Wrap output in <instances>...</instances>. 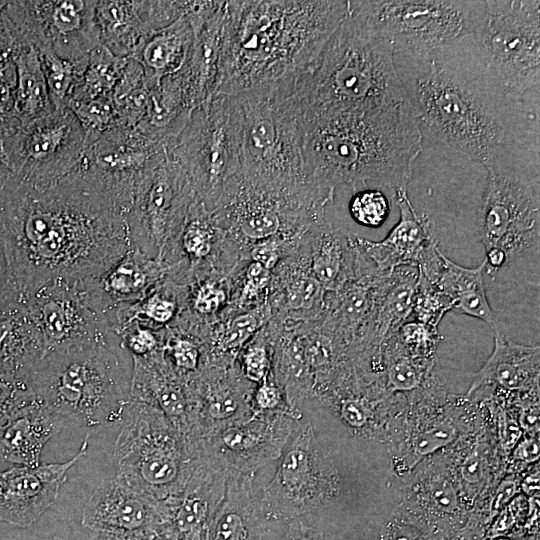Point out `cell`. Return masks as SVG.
I'll list each match as a JSON object with an SVG mask.
<instances>
[{"mask_svg": "<svg viewBox=\"0 0 540 540\" xmlns=\"http://www.w3.org/2000/svg\"><path fill=\"white\" fill-rule=\"evenodd\" d=\"M129 248L124 213L75 170L0 188V261L21 300L49 281L95 277Z\"/></svg>", "mask_w": 540, "mask_h": 540, "instance_id": "1", "label": "cell"}, {"mask_svg": "<svg viewBox=\"0 0 540 540\" xmlns=\"http://www.w3.org/2000/svg\"><path fill=\"white\" fill-rule=\"evenodd\" d=\"M474 36L422 56L394 54L416 119L487 171L539 169V108L506 93L480 61Z\"/></svg>", "mask_w": 540, "mask_h": 540, "instance_id": "2", "label": "cell"}, {"mask_svg": "<svg viewBox=\"0 0 540 540\" xmlns=\"http://www.w3.org/2000/svg\"><path fill=\"white\" fill-rule=\"evenodd\" d=\"M347 12L348 1H227L216 95L296 82Z\"/></svg>", "mask_w": 540, "mask_h": 540, "instance_id": "3", "label": "cell"}, {"mask_svg": "<svg viewBox=\"0 0 540 540\" xmlns=\"http://www.w3.org/2000/svg\"><path fill=\"white\" fill-rule=\"evenodd\" d=\"M307 178L336 191L373 184L407 188L422 149V133L410 102L371 114L304 121Z\"/></svg>", "mask_w": 540, "mask_h": 540, "instance_id": "4", "label": "cell"}, {"mask_svg": "<svg viewBox=\"0 0 540 540\" xmlns=\"http://www.w3.org/2000/svg\"><path fill=\"white\" fill-rule=\"evenodd\" d=\"M304 121L371 114L409 102L393 46L349 11L294 85Z\"/></svg>", "mask_w": 540, "mask_h": 540, "instance_id": "5", "label": "cell"}, {"mask_svg": "<svg viewBox=\"0 0 540 540\" xmlns=\"http://www.w3.org/2000/svg\"><path fill=\"white\" fill-rule=\"evenodd\" d=\"M118 343H93L44 354L28 379L37 400L65 424L98 427L121 422L132 367Z\"/></svg>", "mask_w": 540, "mask_h": 540, "instance_id": "6", "label": "cell"}, {"mask_svg": "<svg viewBox=\"0 0 540 540\" xmlns=\"http://www.w3.org/2000/svg\"><path fill=\"white\" fill-rule=\"evenodd\" d=\"M113 458L121 484L170 504L183 492L196 456L186 437L158 408L129 399Z\"/></svg>", "mask_w": 540, "mask_h": 540, "instance_id": "7", "label": "cell"}, {"mask_svg": "<svg viewBox=\"0 0 540 540\" xmlns=\"http://www.w3.org/2000/svg\"><path fill=\"white\" fill-rule=\"evenodd\" d=\"M295 83L235 95L242 114L241 174L254 182L286 187L310 181L303 158V116Z\"/></svg>", "mask_w": 540, "mask_h": 540, "instance_id": "8", "label": "cell"}, {"mask_svg": "<svg viewBox=\"0 0 540 540\" xmlns=\"http://www.w3.org/2000/svg\"><path fill=\"white\" fill-rule=\"evenodd\" d=\"M470 397L447 393L439 379L393 394L383 425L394 473L403 478L420 462L455 443L477 421Z\"/></svg>", "mask_w": 540, "mask_h": 540, "instance_id": "9", "label": "cell"}, {"mask_svg": "<svg viewBox=\"0 0 540 540\" xmlns=\"http://www.w3.org/2000/svg\"><path fill=\"white\" fill-rule=\"evenodd\" d=\"M349 11L387 39L394 54L422 56L476 34L487 10L479 0L348 1Z\"/></svg>", "mask_w": 540, "mask_h": 540, "instance_id": "10", "label": "cell"}, {"mask_svg": "<svg viewBox=\"0 0 540 540\" xmlns=\"http://www.w3.org/2000/svg\"><path fill=\"white\" fill-rule=\"evenodd\" d=\"M477 55L514 99L539 108L540 2L490 0L474 36Z\"/></svg>", "mask_w": 540, "mask_h": 540, "instance_id": "11", "label": "cell"}, {"mask_svg": "<svg viewBox=\"0 0 540 540\" xmlns=\"http://www.w3.org/2000/svg\"><path fill=\"white\" fill-rule=\"evenodd\" d=\"M166 149L187 171L196 199L212 211L241 174L242 114L236 97L217 94L197 107Z\"/></svg>", "mask_w": 540, "mask_h": 540, "instance_id": "12", "label": "cell"}, {"mask_svg": "<svg viewBox=\"0 0 540 540\" xmlns=\"http://www.w3.org/2000/svg\"><path fill=\"white\" fill-rule=\"evenodd\" d=\"M195 198L187 171L163 147L142 173L125 215L130 246L165 263Z\"/></svg>", "mask_w": 540, "mask_h": 540, "instance_id": "13", "label": "cell"}, {"mask_svg": "<svg viewBox=\"0 0 540 540\" xmlns=\"http://www.w3.org/2000/svg\"><path fill=\"white\" fill-rule=\"evenodd\" d=\"M478 232L491 278L539 239V171H487Z\"/></svg>", "mask_w": 540, "mask_h": 540, "instance_id": "14", "label": "cell"}, {"mask_svg": "<svg viewBox=\"0 0 540 540\" xmlns=\"http://www.w3.org/2000/svg\"><path fill=\"white\" fill-rule=\"evenodd\" d=\"M341 489L337 468L322 450L311 422L302 419L260 493V501L270 520L287 522L328 506Z\"/></svg>", "mask_w": 540, "mask_h": 540, "instance_id": "15", "label": "cell"}, {"mask_svg": "<svg viewBox=\"0 0 540 540\" xmlns=\"http://www.w3.org/2000/svg\"><path fill=\"white\" fill-rule=\"evenodd\" d=\"M0 143L12 178L46 185L76 168L85 135L73 112L64 107L20 125Z\"/></svg>", "mask_w": 540, "mask_h": 540, "instance_id": "16", "label": "cell"}, {"mask_svg": "<svg viewBox=\"0 0 540 540\" xmlns=\"http://www.w3.org/2000/svg\"><path fill=\"white\" fill-rule=\"evenodd\" d=\"M94 0L8 2L5 11L38 53L52 52L70 62L87 61L100 45Z\"/></svg>", "mask_w": 540, "mask_h": 540, "instance_id": "17", "label": "cell"}, {"mask_svg": "<svg viewBox=\"0 0 540 540\" xmlns=\"http://www.w3.org/2000/svg\"><path fill=\"white\" fill-rule=\"evenodd\" d=\"M163 147L135 128L116 127L85 146L74 170L126 215L142 173Z\"/></svg>", "mask_w": 540, "mask_h": 540, "instance_id": "18", "label": "cell"}, {"mask_svg": "<svg viewBox=\"0 0 540 540\" xmlns=\"http://www.w3.org/2000/svg\"><path fill=\"white\" fill-rule=\"evenodd\" d=\"M22 301L41 331L45 353L84 344H119L105 317L86 304L77 282L49 281Z\"/></svg>", "mask_w": 540, "mask_h": 540, "instance_id": "19", "label": "cell"}, {"mask_svg": "<svg viewBox=\"0 0 540 540\" xmlns=\"http://www.w3.org/2000/svg\"><path fill=\"white\" fill-rule=\"evenodd\" d=\"M403 481L398 511L440 540H453L463 530L471 509L444 450L420 462Z\"/></svg>", "mask_w": 540, "mask_h": 540, "instance_id": "20", "label": "cell"}, {"mask_svg": "<svg viewBox=\"0 0 540 540\" xmlns=\"http://www.w3.org/2000/svg\"><path fill=\"white\" fill-rule=\"evenodd\" d=\"M302 419V413L292 411L254 412L199 442L228 470L255 474L279 459Z\"/></svg>", "mask_w": 540, "mask_h": 540, "instance_id": "21", "label": "cell"}, {"mask_svg": "<svg viewBox=\"0 0 540 540\" xmlns=\"http://www.w3.org/2000/svg\"><path fill=\"white\" fill-rule=\"evenodd\" d=\"M394 199L400 218L388 235L381 241L356 235V242L380 272L390 274L399 266L414 265L421 276L435 283L444 253L433 232L432 222L425 214L417 213L407 188L394 191Z\"/></svg>", "mask_w": 540, "mask_h": 540, "instance_id": "22", "label": "cell"}, {"mask_svg": "<svg viewBox=\"0 0 540 540\" xmlns=\"http://www.w3.org/2000/svg\"><path fill=\"white\" fill-rule=\"evenodd\" d=\"M186 383L191 401L189 441H200L254 413L255 384L243 377L237 361L230 366L204 365Z\"/></svg>", "mask_w": 540, "mask_h": 540, "instance_id": "23", "label": "cell"}, {"mask_svg": "<svg viewBox=\"0 0 540 540\" xmlns=\"http://www.w3.org/2000/svg\"><path fill=\"white\" fill-rule=\"evenodd\" d=\"M169 504L137 492L115 478L101 483L86 502L81 524L91 531L163 540Z\"/></svg>", "mask_w": 540, "mask_h": 540, "instance_id": "24", "label": "cell"}, {"mask_svg": "<svg viewBox=\"0 0 540 540\" xmlns=\"http://www.w3.org/2000/svg\"><path fill=\"white\" fill-rule=\"evenodd\" d=\"M89 435L74 457L62 463L19 466L0 472V520L31 526L56 501L68 471L86 455Z\"/></svg>", "mask_w": 540, "mask_h": 540, "instance_id": "25", "label": "cell"}, {"mask_svg": "<svg viewBox=\"0 0 540 540\" xmlns=\"http://www.w3.org/2000/svg\"><path fill=\"white\" fill-rule=\"evenodd\" d=\"M187 1H97L100 44L118 57H130L140 41L186 13Z\"/></svg>", "mask_w": 540, "mask_h": 540, "instance_id": "26", "label": "cell"}, {"mask_svg": "<svg viewBox=\"0 0 540 540\" xmlns=\"http://www.w3.org/2000/svg\"><path fill=\"white\" fill-rule=\"evenodd\" d=\"M228 468L206 453L196 458L183 492L169 508L163 540H205L211 519L220 504Z\"/></svg>", "mask_w": 540, "mask_h": 540, "instance_id": "27", "label": "cell"}, {"mask_svg": "<svg viewBox=\"0 0 540 540\" xmlns=\"http://www.w3.org/2000/svg\"><path fill=\"white\" fill-rule=\"evenodd\" d=\"M227 1H190L187 12L194 28L190 55L182 73L191 102L197 107L217 93L220 77Z\"/></svg>", "mask_w": 540, "mask_h": 540, "instance_id": "28", "label": "cell"}, {"mask_svg": "<svg viewBox=\"0 0 540 540\" xmlns=\"http://www.w3.org/2000/svg\"><path fill=\"white\" fill-rule=\"evenodd\" d=\"M170 267L131 247L103 273L77 282L86 304L105 317L117 307L143 299Z\"/></svg>", "mask_w": 540, "mask_h": 540, "instance_id": "29", "label": "cell"}, {"mask_svg": "<svg viewBox=\"0 0 540 540\" xmlns=\"http://www.w3.org/2000/svg\"><path fill=\"white\" fill-rule=\"evenodd\" d=\"M254 476L229 470L223 498L205 540H278L286 522L266 516Z\"/></svg>", "mask_w": 540, "mask_h": 540, "instance_id": "30", "label": "cell"}, {"mask_svg": "<svg viewBox=\"0 0 540 540\" xmlns=\"http://www.w3.org/2000/svg\"><path fill=\"white\" fill-rule=\"evenodd\" d=\"M131 358L129 398L161 410L187 439L191 401L186 381L167 360L162 348L146 356Z\"/></svg>", "mask_w": 540, "mask_h": 540, "instance_id": "31", "label": "cell"}, {"mask_svg": "<svg viewBox=\"0 0 540 540\" xmlns=\"http://www.w3.org/2000/svg\"><path fill=\"white\" fill-rule=\"evenodd\" d=\"M326 290L310 269L308 239L272 270L267 302L272 316L317 320L324 307Z\"/></svg>", "mask_w": 540, "mask_h": 540, "instance_id": "32", "label": "cell"}, {"mask_svg": "<svg viewBox=\"0 0 540 540\" xmlns=\"http://www.w3.org/2000/svg\"><path fill=\"white\" fill-rule=\"evenodd\" d=\"M493 333V351L473 375L467 395L482 388L507 393L539 391V346L518 344L499 328Z\"/></svg>", "mask_w": 540, "mask_h": 540, "instance_id": "33", "label": "cell"}, {"mask_svg": "<svg viewBox=\"0 0 540 540\" xmlns=\"http://www.w3.org/2000/svg\"><path fill=\"white\" fill-rule=\"evenodd\" d=\"M418 279L419 270L414 265L399 266L385 278L368 330L353 345L359 355H377L383 344L411 319Z\"/></svg>", "mask_w": 540, "mask_h": 540, "instance_id": "34", "label": "cell"}, {"mask_svg": "<svg viewBox=\"0 0 540 540\" xmlns=\"http://www.w3.org/2000/svg\"><path fill=\"white\" fill-rule=\"evenodd\" d=\"M45 354L43 336L25 303L0 307V377L27 381Z\"/></svg>", "mask_w": 540, "mask_h": 540, "instance_id": "35", "label": "cell"}, {"mask_svg": "<svg viewBox=\"0 0 540 540\" xmlns=\"http://www.w3.org/2000/svg\"><path fill=\"white\" fill-rule=\"evenodd\" d=\"M66 426L36 398L0 430V458L22 466H38L46 443Z\"/></svg>", "mask_w": 540, "mask_h": 540, "instance_id": "36", "label": "cell"}, {"mask_svg": "<svg viewBox=\"0 0 540 540\" xmlns=\"http://www.w3.org/2000/svg\"><path fill=\"white\" fill-rule=\"evenodd\" d=\"M194 110L179 71L162 78L150 89L145 116L134 128L150 141L166 147L179 136Z\"/></svg>", "mask_w": 540, "mask_h": 540, "instance_id": "37", "label": "cell"}, {"mask_svg": "<svg viewBox=\"0 0 540 540\" xmlns=\"http://www.w3.org/2000/svg\"><path fill=\"white\" fill-rule=\"evenodd\" d=\"M444 452L462 495L472 510L494 479L495 455L489 434L477 422Z\"/></svg>", "mask_w": 540, "mask_h": 540, "instance_id": "38", "label": "cell"}, {"mask_svg": "<svg viewBox=\"0 0 540 540\" xmlns=\"http://www.w3.org/2000/svg\"><path fill=\"white\" fill-rule=\"evenodd\" d=\"M193 40L194 28L186 13L140 41L130 57L143 68L149 89L162 78L178 73L185 66Z\"/></svg>", "mask_w": 540, "mask_h": 540, "instance_id": "39", "label": "cell"}, {"mask_svg": "<svg viewBox=\"0 0 540 540\" xmlns=\"http://www.w3.org/2000/svg\"><path fill=\"white\" fill-rule=\"evenodd\" d=\"M353 233L327 219L308 236L310 269L328 291H336L354 275L356 248Z\"/></svg>", "mask_w": 540, "mask_h": 540, "instance_id": "40", "label": "cell"}, {"mask_svg": "<svg viewBox=\"0 0 540 540\" xmlns=\"http://www.w3.org/2000/svg\"><path fill=\"white\" fill-rule=\"evenodd\" d=\"M484 270V261L476 268H467L454 263L444 254L434 285L452 301L451 311L480 319L494 331L499 325L486 295Z\"/></svg>", "mask_w": 540, "mask_h": 540, "instance_id": "41", "label": "cell"}, {"mask_svg": "<svg viewBox=\"0 0 540 540\" xmlns=\"http://www.w3.org/2000/svg\"><path fill=\"white\" fill-rule=\"evenodd\" d=\"M14 113L21 125L54 110L42 64L34 47L27 46L15 58Z\"/></svg>", "mask_w": 540, "mask_h": 540, "instance_id": "42", "label": "cell"}, {"mask_svg": "<svg viewBox=\"0 0 540 540\" xmlns=\"http://www.w3.org/2000/svg\"><path fill=\"white\" fill-rule=\"evenodd\" d=\"M150 89L143 68L132 57H127L123 72L112 93L118 127L134 128L145 116Z\"/></svg>", "mask_w": 540, "mask_h": 540, "instance_id": "43", "label": "cell"}, {"mask_svg": "<svg viewBox=\"0 0 540 540\" xmlns=\"http://www.w3.org/2000/svg\"><path fill=\"white\" fill-rule=\"evenodd\" d=\"M126 61L127 57H118L101 44L97 46L90 52L83 75L68 103L110 96Z\"/></svg>", "mask_w": 540, "mask_h": 540, "instance_id": "44", "label": "cell"}, {"mask_svg": "<svg viewBox=\"0 0 540 540\" xmlns=\"http://www.w3.org/2000/svg\"><path fill=\"white\" fill-rule=\"evenodd\" d=\"M161 348L177 373L187 381L203 366V344L196 336L178 327L162 330Z\"/></svg>", "mask_w": 540, "mask_h": 540, "instance_id": "45", "label": "cell"}, {"mask_svg": "<svg viewBox=\"0 0 540 540\" xmlns=\"http://www.w3.org/2000/svg\"><path fill=\"white\" fill-rule=\"evenodd\" d=\"M272 271L249 261L233 279L230 306L227 312L243 311L267 302Z\"/></svg>", "mask_w": 540, "mask_h": 540, "instance_id": "46", "label": "cell"}, {"mask_svg": "<svg viewBox=\"0 0 540 540\" xmlns=\"http://www.w3.org/2000/svg\"><path fill=\"white\" fill-rule=\"evenodd\" d=\"M38 55L53 108L67 107L70 96L79 83L88 60L74 63L64 60L52 52L38 53Z\"/></svg>", "mask_w": 540, "mask_h": 540, "instance_id": "47", "label": "cell"}, {"mask_svg": "<svg viewBox=\"0 0 540 540\" xmlns=\"http://www.w3.org/2000/svg\"><path fill=\"white\" fill-rule=\"evenodd\" d=\"M67 107L73 112L84 132L85 146L107 131L118 127L116 109L111 95L85 101H72Z\"/></svg>", "mask_w": 540, "mask_h": 540, "instance_id": "48", "label": "cell"}, {"mask_svg": "<svg viewBox=\"0 0 540 540\" xmlns=\"http://www.w3.org/2000/svg\"><path fill=\"white\" fill-rule=\"evenodd\" d=\"M243 377L257 385L272 373V343L265 326L241 349L237 357Z\"/></svg>", "mask_w": 540, "mask_h": 540, "instance_id": "49", "label": "cell"}, {"mask_svg": "<svg viewBox=\"0 0 540 540\" xmlns=\"http://www.w3.org/2000/svg\"><path fill=\"white\" fill-rule=\"evenodd\" d=\"M398 345L407 354L435 360L437 347L442 340L438 327L410 319L393 335Z\"/></svg>", "mask_w": 540, "mask_h": 540, "instance_id": "50", "label": "cell"}, {"mask_svg": "<svg viewBox=\"0 0 540 540\" xmlns=\"http://www.w3.org/2000/svg\"><path fill=\"white\" fill-rule=\"evenodd\" d=\"M451 310L450 298L419 273L411 319L438 327L443 316Z\"/></svg>", "mask_w": 540, "mask_h": 540, "instance_id": "51", "label": "cell"}, {"mask_svg": "<svg viewBox=\"0 0 540 540\" xmlns=\"http://www.w3.org/2000/svg\"><path fill=\"white\" fill-rule=\"evenodd\" d=\"M389 212L388 199L378 189L356 191L349 202V213L352 219L364 227H380L387 219Z\"/></svg>", "mask_w": 540, "mask_h": 540, "instance_id": "52", "label": "cell"}, {"mask_svg": "<svg viewBox=\"0 0 540 540\" xmlns=\"http://www.w3.org/2000/svg\"><path fill=\"white\" fill-rule=\"evenodd\" d=\"M119 345L130 356H146L161 348L162 330L155 331L136 322H129L114 329Z\"/></svg>", "mask_w": 540, "mask_h": 540, "instance_id": "53", "label": "cell"}, {"mask_svg": "<svg viewBox=\"0 0 540 540\" xmlns=\"http://www.w3.org/2000/svg\"><path fill=\"white\" fill-rule=\"evenodd\" d=\"M34 400L36 396L27 381L0 377V430Z\"/></svg>", "mask_w": 540, "mask_h": 540, "instance_id": "54", "label": "cell"}, {"mask_svg": "<svg viewBox=\"0 0 540 540\" xmlns=\"http://www.w3.org/2000/svg\"><path fill=\"white\" fill-rule=\"evenodd\" d=\"M377 540H440L420 524L396 510L383 525Z\"/></svg>", "mask_w": 540, "mask_h": 540, "instance_id": "55", "label": "cell"}, {"mask_svg": "<svg viewBox=\"0 0 540 540\" xmlns=\"http://www.w3.org/2000/svg\"><path fill=\"white\" fill-rule=\"evenodd\" d=\"M252 406L254 412L293 411L287 404L281 387L271 375L255 385L252 394ZM303 413V412H296Z\"/></svg>", "mask_w": 540, "mask_h": 540, "instance_id": "56", "label": "cell"}, {"mask_svg": "<svg viewBox=\"0 0 540 540\" xmlns=\"http://www.w3.org/2000/svg\"><path fill=\"white\" fill-rule=\"evenodd\" d=\"M278 540H325L323 532L296 518L285 523Z\"/></svg>", "mask_w": 540, "mask_h": 540, "instance_id": "57", "label": "cell"}, {"mask_svg": "<svg viewBox=\"0 0 540 540\" xmlns=\"http://www.w3.org/2000/svg\"><path fill=\"white\" fill-rule=\"evenodd\" d=\"M539 444L534 436L522 440L514 451L515 459L520 462H533L538 459Z\"/></svg>", "mask_w": 540, "mask_h": 540, "instance_id": "58", "label": "cell"}, {"mask_svg": "<svg viewBox=\"0 0 540 540\" xmlns=\"http://www.w3.org/2000/svg\"><path fill=\"white\" fill-rule=\"evenodd\" d=\"M15 299H20V296L7 278L0 262V307Z\"/></svg>", "mask_w": 540, "mask_h": 540, "instance_id": "59", "label": "cell"}, {"mask_svg": "<svg viewBox=\"0 0 540 540\" xmlns=\"http://www.w3.org/2000/svg\"><path fill=\"white\" fill-rule=\"evenodd\" d=\"M90 540H161L125 533L91 531Z\"/></svg>", "mask_w": 540, "mask_h": 540, "instance_id": "60", "label": "cell"}, {"mask_svg": "<svg viewBox=\"0 0 540 540\" xmlns=\"http://www.w3.org/2000/svg\"><path fill=\"white\" fill-rule=\"evenodd\" d=\"M10 177L11 172L5 162L0 143V188L8 181Z\"/></svg>", "mask_w": 540, "mask_h": 540, "instance_id": "61", "label": "cell"}]
</instances>
